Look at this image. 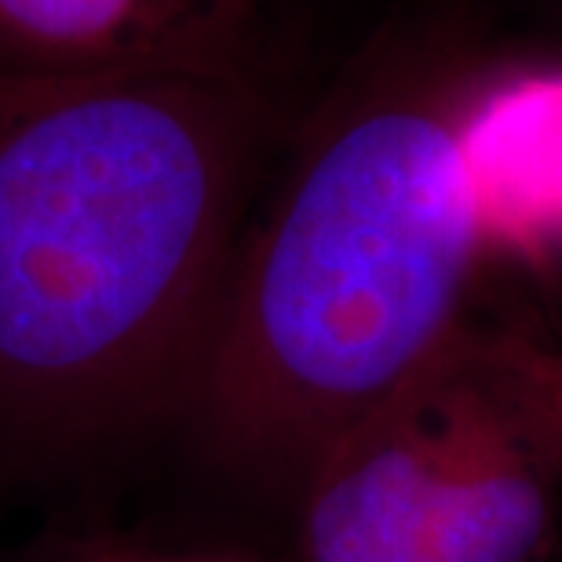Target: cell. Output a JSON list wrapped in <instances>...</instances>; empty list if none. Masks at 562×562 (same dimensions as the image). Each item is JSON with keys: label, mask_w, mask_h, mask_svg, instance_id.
<instances>
[{"label": "cell", "mask_w": 562, "mask_h": 562, "mask_svg": "<svg viewBox=\"0 0 562 562\" xmlns=\"http://www.w3.org/2000/svg\"><path fill=\"white\" fill-rule=\"evenodd\" d=\"M504 66L468 4L358 55L263 183L183 417L234 475L300 490L471 322L497 238L471 117Z\"/></svg>", "instance_id": "obj_1"}, {"label": "cell", "mask_w": 562, "mask_h": 562, "mask_svg": "<svg viewBox=\"0 0 562 562\" xmlns=\"http://www.w3.org/2000/svg\"><path fill=\"white\" fill-rule=\"evenodd\" d=\"M278 146L256 63L0 70V438L66 457L183 417Z\"/></svg>", "instance_id": "obj_2"}, {"label": "cell", "mask_w": 562, "mask_h": 562, "mask_svg": "<svg viewBox=\"0 0 562 562\" xmlns=\"http://www.w3.org/2000/svg\"><path fill=\"white\" fill-rule=\"evenodd\" d=\"M296 504L300 562H537L562 504V351L471 318Z\"/></svg>", "instance_id": "obj_3"}, {"label": "cell", "mask_w": 562, "mask_h": 562, "mask_svg": "<svg viewBox=\"0 0 562 562\" xmlns=\"http://www.w3.org/2000/svg\"><path fill=\"white\" fill-rule=\"evenodd\" d=\"M263 0H0V70H227L256 63Z\"/></svg>", "instance_id": "obj_4"}, {"label": "cell", "mask_w": 562, "mask_h": 562, "mask_svg": "<svg viewBox=\"0 0 562 562\" xmlns=\"http://www.w3.org/2000/svg\"><path fill=\"white\" fill-rule=\"evenodd\" d=\"M81 562H245L234 555H179V552H110Z\"/></svg>", "instance_id": "obj_5"}, {"label": "cell", "mask_w": 562, "mask_h": 562, "mask_svg": "<svg viewBox=\"0 0 562 562\" xmlns=\"http://www.w3.org/2000/svg\"><path fill=\"white\" fill-rule=\"evenodd\" d=\"M548 8H552V15L559 19V33H562V0H548Z\"/></svg>", "instance_id": "obj_6"}]
</instances>
